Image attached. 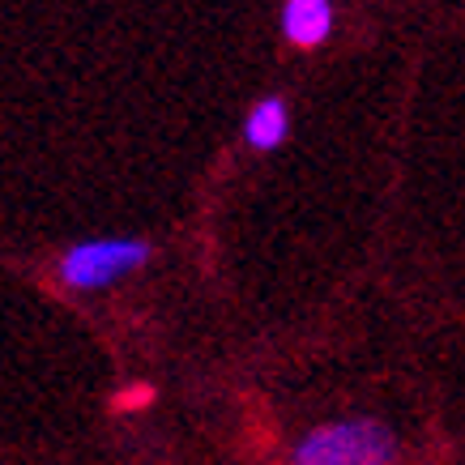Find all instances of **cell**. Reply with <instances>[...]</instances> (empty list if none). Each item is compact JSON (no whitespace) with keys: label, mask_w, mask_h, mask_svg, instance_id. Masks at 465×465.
<instances>
[{"label":"cell","mask_w":465,"mask_h":465,"mask_svg":"<svg viewBox=\"0 0 465 465\" xmlns=\"http://www.w3.org/2000/svg\"><path fill=\"white\" fill-rule=\"evenodd\" d=\"M401 461V444H397L393 427L381 419H333V423L312 427L308 436L295 440L291 465H397Z\"/></svg>","instance_id":"6da1fadb"},{"label":"cell","mask_w":465,"mask_h":465,"mask_svg":"<svg viewBox=\"0 0 465 465\" xmlns=\"http://www.w3.org/2000/svg\"><path fill=\"white\" fill-rule=\"evenodd\" d=\"M145 261H150V243L145 240H124V235L85 240L64 248V256L56 261V278L69 291H103V286L137 273Z\"/></svg>","instance_id":"7a4b0ae2"},{"label":"cell","mask_w":465,"mask_h":465,"mask_svg":"<svg viewBox=\"0 0 465 465\" xmlns=\"http://www.w3.org/2000/svg\"><path fill=\"white\" fill-rule=\"evenodd\" d=\"M333 0H286L282 5V35L291 47H321L333 35Z\"/></svg>","instance_id":"3957f363"},{"label":"cell","mask_w":465,"mask_h":465,"mask_svg":"<svg viewBox=\"0 0 465 465\" xmlns=\"http://www.w3.org/2000/svg\"><path fill=\"white\" fill-rule=\"evenodd\" d=\"M291 137V112H286V99L278 94H265V99L252 103V112L243 120V142L252 145L256 154H269Z\"/></svg>","instance_id":"277c9868"},{"label":"cell","mask_w":465,"mask_h":465,"mask_svg":"<svg viewBox=\"0 0 465 465\" xmlns=\"http://www.w3.org/2000/svg\"><path fill=\"white\" fill-rule=\"evenodd\" d=\"M150 401H154V389H150V384H128V389L115 393V410H145Z\"/></svg>","instance_id":"5b68a950"}]
</instances>
